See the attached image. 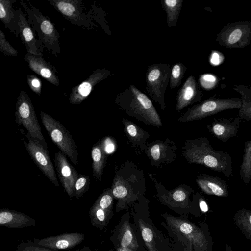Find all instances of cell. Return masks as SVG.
Masks as SVG:
<instances>
[{"mask_svg":"<svg viewBox=\"0 0 251 251\" xmlns=\"http://www.w3.org/2000/svg\"><path fill=\"white\" fill-rule=\"evenodd\" d=\"M183 150V156L188 163L202 165L227 177L232 176L231 156L226 152L214 150L207 138L200 137L188 140Z\"/></svg>","mask_w":251,"mask_h":251,"instance_id":"obj_1","label":"cell"},{"mask_svg":"<svg viewBox=\"0 0 251 251\" xmlns=\"http://www.w3.org/2000/svg\"><path fill=\"white\" fill-rule=\"evenodd\" d=\"M114 101L130 116L146 124L162 126L159 115L151 100L133 84L119 93Z\"/></svg>","mask_w":251,"mask_h":251,"instance_id":"obj_2","label":"cell"},{"mask_svg":"<svg viewBox=\"0 0 251 251\" xmlns=\"http://www.w3.org/2000/svg\"><path fill=\"white\" fill-rule=\"evenodd\" d=\"M20 2L28 14V22L37 32L40 42L54 55L60 54V35L51 21L33 5H28L24 1Z\"/></svg>","mask_w":251,"mask_h":251,"instance_id":"obj_3","label":"cell"},{"mask_svg":"<svg viewBox=\"0 0 251 251\" xmlns=\"http://www.w3.org/2000/svg\"><path fill=\"white\" fill-rule=\"evenodd\" d=\"M42 123L53 143L75 165L78 164L77 146L66 127L48 114L40 111Z\"/></svg>","mask_w":251,"mask_h":251,"instance_id":"obj_4","label":"cell"},{"mask_svg":"<svg viewBox=\"0 0 251 251\" xmlns=\"http://www.w3.org/2000/svg\"><path fill=\"white\" fill-rule=\"evenodd\" d=\"M241 98H219L210 97L188 108L178 119V121L187 122L201 119L222 111L241 107Z\"/></svg>","mask_w":251,"mask_h":251,"instance_id":"obj_5","label":"cell"},{"mask_svg":"<svg viewBox=\"0 0 251 251\" xmlns=\"http://www.w3.org/2000/svg\"><path fill=\"white\" fill-rule=\"evenodd\" d=\"M15 117L16 123L26 129L27 134L38 140L48 150L32 101L28 94L23 90L17 98Z\"/></svg>","mask_w":251,"mask_h":251,"instance_id":"obj_6","label":"cell"},{"mask_svg":"<svg viewBox=\"0 0 251 251\" xmlns=\"http://www.w3.org/2000/svg\"><path fill=\"white\" fill-rule=\"evenodd\" d=\"M171 67L167 63H154L148 66L146 76V90L149 95L164 110L165 93L171 75Z\"/></svg>","mask_w":251,"mask_h":251,"instance_id":"obj_7","label":"cell"},{"mask_svg":"<svg viewBox=\"0 0 251 251\" xmlns=\"http://www.w3.org/2000/svg\"><path fill=\"white\" fill-rule=\"evenodd\" d=\"M216 41L229 49L245 48L251 41V21L227 24L217 34Z\"/></svg>","mask_w":251,"mask_h":251,"instance_id":"obj_8","label":"cell"},{"mask_svg":"<svg viewBox=\"0 0 251 251\" xmlns=\"http://www.w3.org/2000/svg\"><path fill=\"white\" fill-rule=\"evenodd\" d=\"M166 220L173 232L185 238L186 244H192L194 251H205L207 250L206 236L204 232L195 224L172 216H167Z\"/></svg>","mask_w":251,"mask_h":251,"instance_id":"obj_9","label":"cell"},{"mask_svg":"<svg viewBox=\"0 0 251 251\" xmlns=\"http://www.w3.org/2000/svg\"><path fill=\"white\" fill-rule=\"evenodd\" d=\"M28 142L24 141L26 151L35 164L44 175L56 187L59 186L56 173L49 153L37 140L25 134Z\"/></svg>","mask_w":251,"mask_h":251,"instance_id":"obj_10","label":"cell"},{"mask_svg":"<svg viewBox=\"0 0 251 251\" xmlns=\"http://www.w3.org/2000/svg\"><path fill=\"white\" fill-rule=\"evenodd\" d=\"M48 2L72 23L84 28L92 27L91 16L83 11L81 0H49Z\"/></svg>","mask_w":251,"mask_h":251,"instance_id":"obj_11","label":"cell"},{"mask_svg":"<svg viewBox=\"0 0 251 251\" xmlns=\"http://www.w3.org/2000/svg\"><path fill=\"white\" fill-rule=\"evenodd\" d=\"M54 163L59 179L71 199L74 197L75 186L79 174L61 151L55 154Z\"/></svg>","mask_w":251,"mask_h":251,"instance_id":"obj_12","label":"cell"},{"mask_svg":"<svg viewBox=\"0 0 251 251\" xmlns=\"http://www.w3.org/2000/svg\"><path fill=\"white\" fill-rule=\"evenodd\" d=\"M110 74V71L105 68L94 71L86 79L72 89L69 97L70 103L78 104L81 103L91 93L95 86L106 79Z\"/></svg>","mask_w":251,"mask_h":251,"instance_id":"obj_13","label":"cell"},{"mask_svg":"<svg viewBox=\"0 0 251 251\" xmlns=\"http://www.w3.org/2000/svg\"><path fill=\"white\" fill-rule=\"evenodd\" d=\"M85 235L78 232L66 233L42 239H34L35 244L45 248L61 251L73 248L81 243Z\"/></svg>","mask_w":251,"mask_h":251,"instance_id":"obj_14","label":"cell"},{"mask_svg":"<svg viewBox=\"0 0 251 251\" xmlns=\"http://www.w3.org/2000/svg\"><path fill=\"white\" fill-rule=\"evenodd\" d=\"M202 97V91L195 78L193 75L189 76L176 95V110L180 111L185 107L200 101Z\"/></svg>","mask_w":251,"mask_h":251,"instance_id":"obj_15","label":"cell"},{"mask_svg":"<svg viewBox=\"0 0 251 251\" xmlns=\"http://www.w3.org/2000/svg\"><path fill=\"white\" fill-rule=\"evenodd\" d=\"M241 122L238 116L233 119H214L207 126L209 131L218 140L225 142L237 135Z\"/></svg>","mask_w":251,"mask_h":251,"instance_id":"obj_16","label":"cell"},{"mask_svg":"<svg viewBox=\"0 0 251 251\" xmlns=\"http://www.w3.org/2000/svg\"><path fill=\"white\" fill-rule=\"evenodd\" d=\"M24 59L28 67L36 74L56 86L59 85V80L54 66L47 62L42 56L26 53Z\"/></svg>","mask_w":251,"mask_h":251,"instance_id":"obj_17","label":"cell"},{"mask_svg":"<svg viewBox=\"0 0 251 251\" xmlns=\"http://www.w3.org/2000/svg\"><path fill=\"white\" fill-rule=\"evenodd\" d=\"M196 182L201 190L207 195L220 197H226L229 195L227 184L220 177L202 174L197 176Z\"/></svg>","mask_w":251,"mask_h":251,"instance_id":"obj_18","label":"cell"},{"mask_svg":"<svg viewBox=\"0 0 251 251\" xmlns=\"http://www.w3.org/2000/svg\"><path fill=\"white\" fill-rule=\"evenodd\" d=\"M36 225L35 219L23 213L7 209L0 210L1 226L10 229H20Z\"/></svg>","mask_w":251,"mask_h":251,"instance_id":"obj_19","label":"cell"},{"mask_svg":"<svg viewBox=\"0 0 251 251\" xmlns=\"http://www.w3.org/2000/svg\"><path fill=\"white\" fill-rule=\"evenodd\" d=\"M18 10L20 36L25 46L27 53L36 56H43V54L39 49V46H42V45L37 42L33 31L21 8H19Z\"/></svg>","mask_w":251,"mask_h":251,"instance_id":"obj_20","label":"cell"},{"mask_svg":"<svg viewBox=\"0 0 251 251\" xmlns=\"http://www.w3.org/2000/svg\"><path fill=\"white\" fill-rule=\"evenodd\" d=\"M159 141L152 143L148 149L149 156L152 165L159 166L163 163L171 162L176 156V147L170 146L168 142Z\"/></svg>","mask_w":251,"mask_h":251,"instance_id":"obj_21","label":"cell"},{"mask_svg":"<svg viewBox=\"0 0 251 251\" xmlns=\"http://www.w3.org/2000/svg\"><path fill=\"white\" fill-rule=\"evenodd\" d=\"M15 1L14 0H0V19L5 28L18 37L20 34L19 10L13 8L12 3Z\"/></svg>","mask_w":251,"mask_h":251,"instance_id":"obj_22","label":"cell"},{"mask_svg":"<svg viewBox=\"0 0 251 251\" xmlns=\"http://www.w3.org/2000/svg\"><path fill=\"white\" fill-rule=\"evenodd\" d=\"M91 157L93 176L96 180L101 181L107 159L104 140H100L93 145Z\"/></svg>","mask_w":251,"mask_h":251,"instance_id":"obj_23","label":"cell"},{"mask_svg":"<svg viewBox=\"0 0 251 251\" xmlns=\"http://www.w3.org/2000/svg\"><path fill=\"white\" fill-rule=\"evenodd\" d=\"M232 89L241 96L242 105L238 116L241 120L251 121V86L235 84Z\"/></svg>","mask_w":251,"mask_h":251,"instance_id":"obj_24","label":"cell"},{"mask_svg":"<svg viewBox=\"0 0 251 251\" xmlns=\"http://www.w3.org/2000/svg\"><path fill=\"white\" fill-rule=\"evenodd\" d=\"M162 8L166 13L169 28L176 26L183 5V0H161Z\"/></svg>","mask_w":251,"mask_h":251,"instance_id":"obj_25","label":"cell"},{"mask_svg":"<svg viewBox=\"0 0 251 251\" xmlns=\"http://www.w3.org/2000/svg\"><path fill=\"white\" fill-rule=\"evenodd\" d=\"M122 121L128 138L132 143L144 149L143 147L146 141L150 137L149 134L132 122L126 119Z\"/></svg>","mask_w":251,"mask_h":251,"instance_id":"obj_26","label":"cell"},{"mask_svg":"<svg viewBox=\"0 0 251 251\" xmlns=\"http://www.w3.org/2000/svg\"><path fill=\"white\" fill-rule=\"evenodd\" d=\"M120 247L135 251L138 247L136 237L128 222H125L119 230L116 238Z\"/></svg>","mask_w":251,"mask_h":251,"instance_id":"obj_27","label":"cell"},{"mask_svg":"<svg viewBox=\"0 0 251 251\" xmlns=\"http://www.w3.org/2000/svg\"><path fill=\"white\" fill-rule=\"evenodd\" d=\"M239 173L241 180L245 184H248L251 180V139L245 142Z\"/></svg>","mask_w":251,"mask_h":251,"instance_id":"obj_28","label":"cell"},{"mask_svg":"<svg viewBox=\"0 0 251 251\" xmlns=\"http://www.w3.org/2000/svg\"><path fill=\"white\" fill-rule=\"evenodd\" d=\"M233 220L237 227L251 241V210L245 208L238 210Z\"/></svg>","mask_w":251,"mask_h":251,"instance_id":"obj_29","label":"cell"},{"mask_svg":"<svg viewBox=\"0 0 251 251\" xmlns=\"http://www.w3.org/2000/svg\"><path fill=\"white\" fill-rule=\"evenodd\" d=\"M186 66L181 62L173 65L171 69L170 78V87L174 89L179 86L186 71Z\"/></svg>","mask_w":251,"mask_h":251,"instance_id":"obj_30","label":"cell"},{"mask_svg":"<svg viewBox=\"0 0 251 251\" xmlns=\"http://www.w3.org/2000/svg\"><path fill=\"white\" fill-rule=\"evenodd\" d=\"M139 225L142 237L149 251H158L155 238L152 229L147 226V224L144 221L140 220Z\"/></svg>","mask_w":251,"mask_h":251,"instance_id":"obj_31","label":"cell"},{"mask_svg":"<svg viewBox=\"0 0 251 251\" xmlns=\"http://www.w3.org/2000/svg\"><path fill=\"white\" fill-rule=\"evenodd\" d=\"M90 183V178L88 176L80 174L75 186L74 197L76 199L81 197L88 191Z\"/></svg>","mask_w":251,"mask_h":251,"instance_id":"obj_32","label":"cell"},{"mask_svg":"<svg viewBox=\"0 0 251 251\" xmlns=\"http://www.w3.org/2000/svg\"><path fill=\"white\" fill-rule=\"evenodd\" d=\"M0 51L6 56H16L18 51L7 40L5 34L0 30Z\"/></svg>","mask_w":251,"mask_h":251,"instance_id":"obj_33","label":"cell"},{"mask_svg":"<svg viewBox=\"0 0 251 251\" xmlns=\"http://www.w3.org/2000/svg\"><path fill=\"white\" fill-rule=\"evenodd\" d=\"M16 251H63L51 250L38 245L33 241H26L19 244Z\"/></svg>","mask_w":251,"mask_h":251,"instance_id":"obj_34","label":"cell"},{"mask_svg":"<svg viewBox=\"0 0 251 251\" xmlns=\"http://www.w3.org/2000/svg\"><path fill=\"white\" fill-rule=\"evenodd\" d=\"M27 82L32 91L37 95L41 94L42 83L38 77L33 75H28L27 76Z\"/></svg>","mask_w":251,"mask_h":251,"instance_id":"obj_35","label":"cell"},{"mask_svg":"<svg viewBox=\"0 0 251 251\" xmlns=\"http://www.w3.org/2000/svg\"><path fill=\"white\" fill-rule=\"evenodd\" d=\"M200 81L203 88L211 89L216 84L217 77L212 75L205 74L201 76Z\"/></svg>","mask_w":251,"mask_h":251,"instance_id":"obj_36","label":"cell"},{"mask_svg":"<svg viewBox=\"0 0 251 251\" xmlns=\"http://www.w3.org/2000/svg\"><path fill=\"white\" fill-rule=\"evenodd\" d=\"M187 198L186 193L182 189H176L172 193L173 200L177 202H181L184 201Z\"/></svg>","mask_w":251,"mask_h":251,"instance_id":"obj_37","label":"cell"},{"mask_svg":"<svg viewBox=\"0 0 251 251\" xmlns=\"http://www.w3.org/2000/svg\"><path fill=\"white\" fill-rule=\"evenodd\" d=\"M224 60V57L220 52L213 51L211 54L210 63L214 65L220 64Z\"/></svg>","mask_w":251,"mask_h":251,"instance_id":"obj_38","label":"cell"},{"mask_svg":"<svg viewBox=\"0 0 251 251\" xmlns=\"http://www.w3.org/2000/svg\"><path fill=\"white\" fill-rule=\"evenodd\" d=\"M105 150L107 153H111L115 150V145L110 139L104 140Z\"/></svg>","mask_w":251,"mask_h":251,"instance_id":"obj_39","label":"cell"},{"mask_svg":"<svg viewBox=\"0 0 251 251\" xmlns=\"http://www.w3.org/2000/svg\"><path fill=\"white\" fill-rule=\"evenodd\" d=\"M199 206L201 210L203 212H207L208 211V207L206 201L201 199L199 201Z\"/></svg>","mask_w":251,"mask_h":251,"instance_id":"obj_40","label":"cell"},{"mask_svg":"<svg viewBox=\"0 0 251 251\" xmlns=\"http://www.w3.org/2000/svg\"><path fill=\"white\" fill-rule=\"evenodd\" d=\"M186 247L184 249L183 251H195L193 249V245L191 244H186Z\"/></svg>","mask_w":251,"mask_h":251,"instance_id":"obj_41","label":"cell"},{"mask_svg":"<svg viewBox=\"0 0 251 251\" xmlns=\"http://www.w3.org/2000/svg\"><path fill=\"white\" fill-rule=\"evenodd\" d=\"M66 251H93L91 249V248L90 247H84L83 248H81L79 250H77L75 251H71V250H68Z\"/></svg>","mask_w":251,"mask_h":251,"instance_id":"obj_42","label":"cell"},{"mask_svg":"<svg viewBox=\"0 0 251 251\" xmlns=\"http://www.w3.org/2000/svg\"><path fill=\"white\" fill-rule=\"evenodd\" d=\"M117 251H132V250H131L130 249L123 248H121V247H118L117 248Z\"/></svg>","mask_w":251,"mask_h":251,"instance_id":"obj_43","label":"cell"},{"mask_svg":"<svg viewBox=\"0 0 251 251\" xmlns=\"http://www.w3.org/2000/svg\"><path fill=\"white\" fill-rule=\"evenodd\" d=\"M225 251H236L233 250L231 249V248L230 247V246H229L228 245L226 244V250H225Z\"/></svg>","mask_w":251,"mask_h":251,"instance_id":"obj_44","label":"cell"},{"mask_svg":"<svg viewBox=\"0 0 251 251\" xmlns=\"http://www.w3.org/2000/svg\"></svg>","mask_w":251,"mask_h":251,"instance_id":"obj_45","label":"cell"}]
</instances>
